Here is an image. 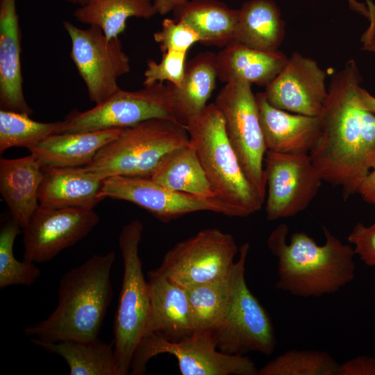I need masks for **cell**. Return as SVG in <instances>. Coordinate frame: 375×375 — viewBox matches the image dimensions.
Masks as SVG:
<instances>
[{
    "instance_id": "11",
    "label": "cell",
    "mask_w": 375,
    "mask_h": 375,
    "mask_svg": "<svg viewBox=\"0 0 375 375\" xmlns=\"http://www.w3.org/2000/svg\"><path fill=\"white\" fill-rule=\"evenodd\" d=\"M238 253L239 247L232 235L206 228L176 243L153 272L188 288L227 277Z\"/></svg>"
},
{
    "instance_id": "27",
    "label": "cell",
    "mask_w": 375,
    "mask_h": 375,
    "mask_svg": "<svg viewBox=\"0 0 375 375\" xmlns=\"http://www.w3.org/2000/svg\"><path fill=\"white\" fill-rule=\"evenodd\" d=\"M48 353L63 358L71 375H118L113 343L99 338L90 340L46 342L31 340Z\"/></svg>"
},
{
    "instance_id": "23",
    "label": "cell",
    "mask_w": 375,
    "mask_h": 375,
    "mask_svg": "<svg viewBox=\"0 0 375 375\" xmlns=\"http://www.w3.org/2000/svg\"><path fill=\"white\" fill-rule=\"evenodd\" d=\"M288 59L278 50H258L233 40L217 54L218 79L225 83L242 81L266 87L278 74Z\"/></svg>"
},
{
    "instance_id": "2",
    "label": "cell",
    "mask_w": 375,
    "mask_h": 375,
    "mask_svg": "<svg viewBox=\"0 0 375 375\" xmlns=\"http://www.w3.org/2000/svg\"><path fill=\"white\" fill-rule=\"evenodd\" d=\"M323 245L304 231L293 233L278 224L269 234L267 245L277 258L278 290L300 297H319L338 292L355 278L353 247L344 244L324 226Z\"/></svg>"
},
{
    "instance_id": "32",
    "label": "cell",
    "mask_w": 375,
    "mask_h": 375,
    "mask_svg": "<svg viewBox=\"0 0 375 375\" xmlns=\"http://www.w3.org/2000/svg\"><path fill=\"white\" fill-rule=\"evenodd\" d=\"M60 121L40 122L30 115L7 110H0V152L11 147L27 149L48 136L57 133Z\"/></svg>"
},
{
    "instance_id": "1",
    "label": "cell",
    "mask_w": 375,
    "mask_h": 375,
    "mask_svg": "<svg viewBox=\"0 0 375 375\" xmlns=\"http://www.w3.org/2000/svg\"><path fill=\"white\" fill-rule=\"evenodd\" d=\"M360 82L353 59L333 76L318 116L322 138L309 154L323 181L340 187L344 200L357 192L375 160V114L361 104Z\"/></svg>"
},
{
    "instance_id": "40",
    "label": "cell",
    "mask_w": 375,
    "mask_h": 375,
    "mask_svg": "<svg viewBox=\"0 0 375 375\" xmlns=\"http://www.w3.org/2000/svg\"><path fill=\"white\" fill-rule=\"evenodd\" d=\"M359 98L362 106L367 110L375 114V97L370 94L366 90L359 88Z\"/></svg>"
},
{
    "instance_id": "22",
    "label": "cell",
    "mask_w": 375,
    "mask_h": 375,
    "mask_svg": "<svg viewBox=\"0 0 375 375\" xmlns=\"http://www.w3.org/2000/svg\"><path fill=\"white\" fill-rule=\"evenodd\" d=\"M123 128L52 134L28 149L42 167H77L90 164L103 146Z\"/></svg>"
},
{
    "instance_id": "20",
    "label": "cell",
    "mask_w": 375,
    "mask_h": 375,
    "mask_svg": "<svg viewBox=\"0 0 375 375\" xmlns=\"http://www.w3.org/2000/svg\"><path fill=\"white\" fill-rule=\"evenodd\" d=\"M42 169L43 178L38 192L40 206L93 209L102 200L99 192L103 179L83 167Z\"/></svg>"
},
{
    "instance_id": "7",
    "label": "cell",
    "mask_w": 375,
    "mask_h": 375,
    "mask_svg": "<svg viewBox=\"0 0 375 375\" xmlns=\"http://www.w3.org/2000/svg\"><path fill=\"white\" fill-rule=\"evenodd\" d=\"M250 244L239 247V257L229 274L230 295L220 323L210 334L217 348L226 353L245 355L258 352L271 355L276 346L272 321L249 289L245 265Z\"/></svg>"
},
{
    "instance_id": "21",
    "label": "cell",
    "mask_w": 375,
    "mask_h": 375,
    "mask_svg": "<svg viewBox=\"0 0 375 375\" xmlns=\"http://www.w3.org/2000/svg\"><path fill=\"white\" fill-rule=\"evenodd\" d=\"M42 178L40 162L31 153L20 158L0 160V192L22 228L40 205L38 192Z\"/></svg>"
},
{
    "instance_id": "34",
    "label": "cell",
    "mask_w": 375,
    "mask_h": 375,
    "mask_svg": "<svg viewBox=\"0 0 375 375\" xmlns=\"http://www.w3.org/2000/svg\"><path fill=\"white\" fill-rule=\"evenodd\" d=\"M186 56L187 52L169 50L162 53L159 62L153 59L147 60L143 85L166 81L179 86L184 76Z\"/></svg>"
},
{
    "instance_id": "44",
    "label": "cell",
    "mask_w": 375,
    "mask_h": 375,
    "mask_svg": "<svg viewBox=\"0 0 375 375\" xmlns=\"http://www.w3.org/2000/svg\"><path fill=\"white\" fill-rule=\"evenodd\" d=\"M67 3L83 6L90 2L92 0H62Z\"/></svg>"
},
{
    "instance_id": "37",
    "label": "cell",
    "mask_w": 375,
    "mask_h": 375,
    "mask_svg": "<svg viewBox=\"0 0 375 375\" xmlns=\"http://www.w3.org/2000/svg\"><path fill=\"white\" fill-rule=\"evenodd\" d=\"M338 375H375V358L358 356L340 364Z\"/></svg>"
},
{
    "instance_id": "10",
    "label": "cell",
    "mask_w": 375,
    "mask_h": 375,
    "mask_svg": "<svg viewBox=\"0 0 375 375\" xmlns=\"http://www.w3.org/2000/svg\"><path fill=\"white\" fill-rule=\"evenodd\" d=\"M153 118L177 122L167 83H156L135 91L120 88L88 110H74L60 121L57 133L125 128Z\"/></svg>"
},
{
    "instance_id": "13",
    "label": "cell",
    "mask_w": 375,
    "mask_h": 375,
    "mask_svg": "<svg viewBox=\"0 0 375 375\" xmlns=\"http://www.w3.org/2000/svg\"><path fill=\"white\" fill-rule=\"evenodd\" d=\"M264 170L268 221L291 217L306 209L323 181L309 154L267 151Z\"/></svg>"
},
{
    "instance_id": "24",
    "label": "cell",
    "mask_w": 375,
    "mask_h": 375,
    "mask_svg": "<svg viewBox=\"0 0 375 375\" xmlns=\"http://www.w3.org/2000/svg\"><path fill=\"white\" fill-rule=\"evenodd\" d=\"M217 54L201 52L185 64V73L178 87L166 83L169 88L172 110L176 120L186 125L207 105L216 87Z\"/></svg>"
},
{
    "instance_id": "6",
    "label": "cell",
    "mask_w": 375,
    "mask_h": 375,
    "mask_svg": "<svg viewBox=\"0 0 375 375\" xmlns=\"http://www.w3.org/2000/svg\"><path fill=\"white\" fill-rule=\"evenodd\" d=\"M143 229L142 222L136 219L124 226L119 235L124 272L112 341L118 375L129 374L133 355L146 334L149 317V285L139 255Z\"/></svg>"
},
{
    "instance_id": "15",
    "label": "cell",
    "mask_w": 375,
    "mask_h": 375,
    "mask_svg": "<svg viewBox=\"0 0 375 375\" xmlns=\"http://www.w3.org/2000/svg\"><path fill=\"white\" fill-rule=\"evenodd\" d=\"M99 222L93 209L39 205L23 228L24 260L34 263L52 260L86 237Z\"/></svg>"
},
{
    "instance_id": "39",
    "label": "cell",
    "mask_w": 375,
    "mask_h": 375,
    "mask_svg": "<svg viewBox=\"0 0 375 375\" xmlns=\"http://www.w3.org/2000/svg\"><path fill=\"white\" fill-rule=\"evenodd\" d=\"M188 1V0H153V3L157 14L165 15Z\"/></svg>"
},
{
    "instance_id": "41",
    "label": "cell",
    "mask_w": 375,
    "mask_h": 375,
    "mask_svg": "<svg viewBox=\"0 0 375 375\" xmlns=\"http://www.w3.org/2000/svg\"><path fill=\"white\" fill-rule=\"evenodd\" d=\"M350 8L354 11L365 17L368 20L370 18V13L367 6L362 3L358 2L357 0H347Z\"/></svg>"
},
{
    "instance_id": "38",
    "label": "cell",
    "mask_w": 375,
    "mask_h": 375,
    "mask_svg": "<svg viewBox=\"0 0 375 375\" xmlns=\"http://www.w3.org/2000/svg\"><path fill=\"white\" fill-rule=\"evenodd\" d=\"M356 193L365 201L375 205V160L369 172L360 184Z\"/></svg>"
},
{
    "instance_id": "35",
    "label": "cell",
    "mask_w": 375,
    "mask_h": 375,
    "mask_svg": "<svg viewBox=\"0 0 375 375\" xmlns=\"http://www.w3.org/2000/svg\"><path fill=\"white\" fill-rule=\"evenodd\" d=\"M153 39L162 53L169 50L188 52L192 45L200 42L199 35L188 24L169 18L163 19L161 29L154 33Z\"/></svg>"
},
{
    "instance_id": "18",
    "label": "cell",
    "mask_w": 375,
    "mask_h": 375,
    "mask_svg": "<svg viewBox=\"0 0 375 375\" xmlns=\"http://www.w3.org/2000/svg\"><path fill=\"white\" fill-rule=\"evenodd\" d=\"M21 39L16 0H0V108L31 115L22 88Z\"/></svg>"
},
{
    "instance_id": "29",
    "label": "cell",
    "mask_w": 375,
    "mask_h": 375,
    "mask_svg": "<svg viewBox=\"0 0 375 375\" xmlns=\"http://www.w3.org/2000/svg\"><path fill=\"white\" fill-rule=\"evenodd\" d=\"M157 12L153 0H92L74 12L76 20L100 28L109 39L117 38L129 17L149 19Z\"/></svg>"
},
{
    "instance_id": "14",
    "label": "cell",
    "mask_w": 375,
    "mask_h": 375,
    "mask_svg": "<svg viewBox=\"0 0 375 375\" xmlns=\"http://www.w3.org/2000/svg\"><path fill=\"white\" fill-rule=\"evenodd\" d=\"M99 197L131 202L167 223L187 214L211 211L228 217L237 213L217 197L204 198L167 189L150 177L112 176L103 179Z\"/></svg>"
},
{
    "instance_id": "42",
    "label": "cell",
    "mask_w": 375,
    "mask_h": 375,
    "mask_svg": "<svg viewBox=\"0 0 375 375\" xmlns=\"http://www.w3.org/2000/svg\"><path fill=\"white\" fill-rule=\"evenodd\" d=\"M361 41L362 50L375 53V36Z\"/></svg>"
},
{
    "instance_id": "31",
    "label": "cell",
    "mask_w": 375,
    "mask_h": 375,
    "mask_svg": "<svg viewBox=\"0 0 375 375\" xmlns=\"http://www.w3.org/2000/svg\"><path fill=\"white\" fill-rule=\"evenodd\" d=\"M340 364L328 353L290 349L258 369V375H338Z\"/></svg>"
},
{
    "instance_id": "16",
    "label": "cell",
    "mask_w": 375,
    "mask_h": 375,
    "mask_svg": "<svg viewBox=\"0 0 375 375\" xmlns=\"http://www.w3.org/2000/svg\"><path fill=\"white\" fill-rule=\"evenodd\" d=\"M326 74L317 62L294 52L263 92L274 107L308 116H319L328 94Z\"/></svg>"
},
{
    "instance_id": "19",
    "label": "cell",
    "mask_w": 375,
    "mask_h": 375,
    "mask_svg": "<svg viewBox=\"0 0 375 375\" xmlns=\"http://www.w3.org/2000/svg\"><path fill=\"white\" fill-rule=\"evenodd\" d=\"M148 283L150 313L145 335L176 342L192 333L185 289L153 270L149 272Z\"/></svg>"
},
{
    "instance_id": "9",
    "label": "cell",
    "mask_w": 375,
    "mask_h": 375,
    "mask_svg": "<svg viewBox=\"0 0 375 375\" xmlns=\"http://www.w3.org/2000/svg\"><path fill=\"white\" fill-rule=\"evenodd\" d=\"M214 103L223 115L228 138L244 173L265 198L264 158L267 148L251 85L242 81L228 82Z\"/></svg>"
},
{
    "instance_id": "28",
    "label": "cell",
    "mask_w": 375,
    "mask_h": 375,
    "mask_svg": "<svg viewBox=\"0 0 375 375\" xmlns=\"http://www.w3.org/2000/svg\"><path fill=\"white\" fill-rule=\"evenodd\" d=\"M150 178L174 191L204 198L217 197L190 141L173 151Z\"/></svg>"
},
{
    "instance_id": "43",
    "label": "cell",
    "mask_w": 375,
    "mask_h": 375,
    "mask_svg": "<svg viewBox=\"0 0 375 375\" xmlns=\"http://www.w3.org/2000/svg\"><path fill=\"white\" fill-rule=\"evenodd\" d=\"M370 13V19L375 17V4L371 0H365Z\"/></svg>"
},
{
    "instance_id": "36",
    "label": "cell",
    "mask_w": 375,
    "mask_h": 375,
    "mask_svg": "<svg viewBox=\"0 0 375 375\" xmlns=\"http://www.w3.org/2000/svg\"><path fill=\"white\" fill-rule=\"evenodd\" d=\"M356 255L367 266L375 267V223L365 226L357 223L347 237Z\"/></svg>"
},
{
    "instance_id": "5",
    "label": "cell",
    "mask_w": 375,
    "mask_h": 375,
    "mask_svg": "<svg viewBox=\"0 0 375 375\" xmlns=\"http://www.w3.org/2000/svg\"><path fill=\"white\" fill-rule=\"evenodd\" d=\"M189 141L185 125L153 118L123 128L83 167L103 179L112 176L151 177L173 151Z\"/></svg>"
},
{
    "instance_id": "25",
    "label": "cell",
    "mask_w": 375,
    "mask_h": 375,
    "mask_svg": "<svg viewBox=\"0 0 375 375\" xmlns=\"http://www.w3.org/2000/svg\"><path fill=\"white\" fill-rule=\"evenodd\" d=\"M174 19L191 26L205 45L224 47L234 40L239 10L217 0H191L173 11Z\"/></svg>"
},
{
    "instance_id": "26",
    "label": "cell",
    "mask_w": 375,
    "mask_h": 375,
    "mask_svg": "<svg viewBox=\"0 0 375 375\" xmlns=\"http://www.w3.org/2000/svg\"><path fill=\"white\" fill-rule=\"evenodd\" d=\"M284 35V22L272 0H250L239 9L234 40L252 49L276 51Z\"/></svg>"
},
{
    "instance_id": "8",
    "label": "cell",
    "mask_w": 375,
    "mask_h": 375,
    "mask_svg": "<svg viewBox=\"0 0 375 375\" xmlns=\"http://www.w3.org/2000/svg\"><path fill=\"white\" fill-rule=\"evenodd\" d=\"M162 353L176 358L182 375H258L249 357L219 351L208 331H194L176 342L146 335L135 351L129 374H144L149 360Z\"/></svg>"
},
{
    "instance_id": "17",
    "label": "cell",
    "mask_w": 375,
    "mask_h": 375,
    "mask_svg": "<svg viewBox=\"0 0 375 375\" xmlns=\"http://www.w3.org/2000/svg\"><path fill=\"white\" fill-rule=\"evenodd\" d=\"M267 151L310 154L322 138L318 116L293 113L272 106L263 92L256 94Z\"/></svg>"
},
{
    "instance_id": "3",
    "label": "cell",
    "mask_w": 375,
    "mask_h": 375,
    "mask_svg": "<svg viewBox=\"0 0 375 375\" xmlns=\"http://www.w3.org/2000/svg\"><path fill=\"white\" fill-rule=\"evenodd\" d=\"M116 252L95 254L60 279L58 304L46 319L25 328L31 340L58 342L98 338L112 300L110 274Z\"/></svg>"
},
{
    "instance_id": "4",
    "label": "cell",
    "mask_w": 375,
    "mask_h": 375,
    "mask_svg": "<svg viewBox=\"0 0 375 375\" xmlns=\"http://www.w3.org/2000/svg\"><path fill=\"white\" fill-rule=\"evenodd\" d=\"M185 128L216 197L240 217L260 210L265 198L244 173L215 103L190 118Z\"/></svg>"
},
{
    "instance_id": "30",
    "label": "cell",
    "mask_w": 375,
    "mask_h": 375,
    "mask_svg": "<svg viewBox=\"0 0 375 375\" xmlns=\"http://www.w3.org/2000/svg\"><path fill=\"white\" fill-rule=\"evenodd\" d=\"M228 276L185 288L194 331L210 333L220 323L229 299Z\"/></svg>"
},
{
    "instance_id": "12",
    "label": "cell",
    "mask_w": 375,
    "mask_h": 375,
    "mask_svg": "<svg viewBox=\"0 0 375 375\" xmlns=\"http://www.w3.org/2000/svg\"><path fill=\"white\" fill-rule=\"evenodd\" d=\"M63 28L71 41L69 56L90 100L95 104L104 101L120 89L118 78L131 71L119 37L109 39L98 26L81 28L69 21Z\"/></svg>"
},
{
    "instance_id": "33",
    "label": "cell",
    "mask_w": 375,
    "mask_h": 375,
    "mask_svg": "<svg viewBox=\"0 0 375 375\" xmlns=\"http://www.w3.org/2000/svg\"><path fill=\"white\" fill-rule=\"evenodd\" d=\"M21 226L11 218L0 228V288L10 285L29 286L35 283L41 272L34 262L18 260L13 253V245Z\"/></svg>"
}]
</instances>
